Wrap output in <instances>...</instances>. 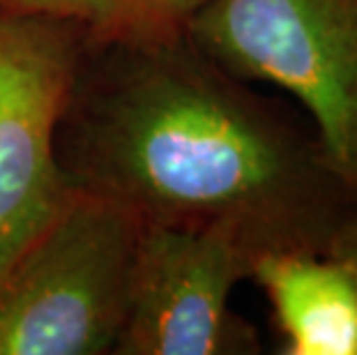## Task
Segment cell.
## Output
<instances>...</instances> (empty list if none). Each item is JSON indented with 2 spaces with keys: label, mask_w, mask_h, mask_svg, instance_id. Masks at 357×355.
Instances as JSON below:
<instances>
[{
  "label": "cell",
  "mask_w": 357,
  "mask_h": 355,
  "mask_svg": "<svg viewBox=\"0 0 357 355\" xmlns=\"http://www.w3.org/2000/svg\"><path fill=\"white\" fill-rule=\"evenodd\" d=\"M328 254L346 261L348 266H353L357 270V208L353 210V215L346 219V224L341 226V231L337 233V238H334Z\"/></svg>",
  "instance_id": "cell-8"
},
{
  "label": "cell",
  "mask_w": 357,
  "mask_h": 355,
  "mask_svg": "<svg viewBox=\"0 0 357 355\" xmlns=\"http://www.w3.org/2000/svg\"><path fill=\"white\" fill-rule=\"evenodd\" d=\"M185 33L233 77L291 95L357 187V0H208Z\"/></svg>",
  "instance_id": "cell-3"
},
{
  "label": "cell",
  "mask_w": 357,
  "mask_h": 355,
  "mask_svg": "<svg viewBox=\"0 0 357 355\" xmlns=\"http://www.w3.org/2000/svg\"><path fill=\"white\" fill-rule=\"evenodd\" d=\"M72 190L139 224L217 229L265 254H328L357 208L305 111L219 67L187 33L81 35L56 127Z\"/></svg>",
  "instance_id": "cell-1"
},
{
  "label": "cell",
  "mask_w": 357,
  "mask_h": 355,
  "mask_svg": "<svg viewBox=\"0 0 357 355\" xmlns=\"http://www.w3.org/2000/svg\"><path fill=\"white\" fill-rule=\"evenodd\" d=\"M256 256L217 229L139 224L116 355H256V328L231 293Z\"/></svg>",
  "instance_id": "cell-4"
},
{
  "label": "cell",
  "mask_w": 357,
  "mask_h": 355,
  "mask_svg": "<svg viewBox=\"0 0 357 355\" xmlns=\"http://www.w3.org/2000/svg\"><path fill=\"white\" fill-rule=\"evenodd\" d=\"M136 233L139 222L127 210L70 190L0 277V355L113 353Z\"/></svg>",
  "instance_id": "cell-2"
},
{
  "label": "cell",
  "mask_w": 357,
  "mask_h": 355,
  "mask_svg": "<svg viewBox=\"0 0 357 355\" xmlns=\"http://www.w3.org/2000/svg\"><path fill=\"white\" fill-rule=\"evenodd\" d=\"M3 3H5V0H0V5H3Z\"/></svg>",
  "instance_id": "cell-9"
},
{
  "label": "cell",
  "mask_w": 357,
  "mask_h": 355,
  "mask_svg": "<svg viewBox=\"0 0 357 355\" xmlns=\"http://www.w3.org/2000/svg\"><path fill=\"white\" fill-rule=\"evenodd\" d=\"M79 42L67 21L0 10V277L72 190L56 160V127Z\"/></svg>",
  "instance_id": "cell-5"
},
{
  "label": "cell",
  "mask_w": 357,
  "mask_h": 355,
  "mask_svg": "<svg viewBox=\"0 0 357 355\" xmlns=\"http://www.w3.org/2000/svg\"><path fill=\"white\" fill-rule=\"evenodd\" d=\"M270 300L284 355H357V270L332 254H265L252 277Z\"/></svg>",
  "instance_id": "cell-6"
},
{
  "label": "cell",
  "mask_w": 357,
  "mask_h": 355,
  "mask_svg": "<svg viewBox=\"0 0 357 355\" xmlns=\"http://www.w3.org/2000/svg\"><path fill=\"white\" fill-rule=\"evenodd\" d=\"M208 0H5L0 10L40 14L77 26L93 40L176 35Z\"/></svg>",
  "instance_id": "cell-7"
}]
</instances>
